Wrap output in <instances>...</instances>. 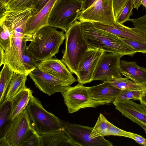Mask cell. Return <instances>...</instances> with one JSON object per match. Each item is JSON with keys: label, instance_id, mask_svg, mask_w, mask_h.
I'll list each match as a JSON object with an SVG mask.
<instances>
[{"label": "cell", "instance_id": "cell-7", "mask_svg": "<svg viewBox=\"0 0 146 146\" xmlns=\"http://www.w3.org/2000/svg\"><path fill=\"white\" fill-rule=\"evenodd\" d=\"M61 93L70 113L77 112L81 109L95 108L106 104L93 99L90 95L88 87L79 83L74 86L68 87Z\"/></svg>", "mask_w": 146, "mask_h": 146}, {"label": "cell", "instance_id": "cell-46", "mask_svg": "<svg viewBox=\"0 0 146 146\" xmlns=\"http://www.w3.org/2000/svg\"><path fill=\"white\" fill-rule=\"evenodd\" d=\"M80 0V1H81L82 2H84L85 1V0Z\"/></svg>", "mask_w": 146, "mask_h": 146}, {"label": "cell", "instance_id": "cell-20", "mask_svg": "<svg viewBox=\"0 0 146 146\" xmlns=\"http://www.w3.org/2000/svg\"><path fill=\"white\" fill-rule=\"evenodd\" d=\"M32 95V90L27 87L9 99L11 104L10 116L11 121L26 108Z\"/></svg>", "mask_w": 146, "mask_h": 146}, {"label": "cell", "instance_id": "cell-16", "mask_svg": "<svg viewBox=\"0 0 146 146\" xmlns=\"http://www.w3.org/2000/svg\"><path fill=\"white\" fill-rule=\"evenodd\" d=\"M38 67L43 71L62 80L69 86L77 81L59 59L51 58L45 60L41 62Z\"/></svg>", "mask_w": 146, "mask_h": 146}, {"label": "cell", "instance_id": "cell-40", "mask_svg": "<svg viewBox=\"0 0 146 146\" xmlns=\"http://www.w3.org/2000/svg\"><path fill=\"white\" fill-rule=\"evenodd\" d=\"M139 101L141 103L146 107V88L144 90L143 94Z\"/></svg>", "mask_w": 146, "mask_h": 146}, {"label": "cell", "instance_id": "cell-26", "mask_svg": "<svg viewBox=\"0 0 146 146\" xmlns=\"http://www.w3.org/2000/svg\"><path fill=\"white\" fill-rule=\"evenodd\" d=\"M112 85L121 90L130 89L140 90L146 88V85L135 83L128 78L121 77L110 82Z\"/></svg>", "mask_w": 146, "mask_h": 146}, {"label": "cell", "instance_id": "cell-30", "mask_svg": "<svg viewBox=\"0 0 146 146\" xmlns=\"http://www.w3.org/2000/svg\"><path fill=\"white\" fill-rule=\"evenodd\" d=\"M133 5L132 0H128L121 11L117 19V22L121 24L128 21L130 17L133 15Z\"/></svg>", "mask_w": 146, "mask_h": 146}, {"label": "cell", "instance_id": "cell-38", "mask_svg": "<svg viewBox=\"0 0 146 146\" xmlns=\"http://www.w3.org/2000/svg\"><path fill=\"white\" fill-rule=\"evenodd\" d=\"M128 133L131 139L141 145L146 146V139L142 136L131 132H128Z\"/></svg>", "mask_w": 146, "mask_h": 146}, {"label": "cell", "instance_id": "cell-35", "mask_svg": "<svg viewBox=\"0 0 146 146\" xmlns=\"http://www.w3.org/2000/svg\"><path fill=\"white\" fill-rule=\"evenodd\" d=\"M50 0H31L27 7L32 9V15L36 14L45 6Z\"/></svg>", "mask_w": 146, "mask_h": 146}, {"label": "cell", "instance_id": "cell-22", "mask_svg": "<svg viewBox=\"0 0 146 146\" xmlns=\"http://www.w3.org/2000/svg\"><path fill=\"white\" fill-rule=\"evenodd\" d=\"M28 73L14 72L5 96V100H9L21 90L26 88L25 82Z\"/></svg>", "mask_w": 146, "mask_h": 146}, {"label": "cell", "instance_id": "cell-13", "mask_svg": "<svg viewBox=\"0 0 146 146\" xmlns=\"http://www.w3.org/2000/svg\"><path fill=\"white\" fill-rule=\"evenodd\" d=\"M32 127L26 108L11 121L3 137L10 146H19L27 131Z\"/></svg>", "mask_w": 146, "mask_h": 146}, {"label": "cell", "instance_id": "cell-31", "mask_svg": "<svg viewBox=\"0 0 146 146\" xmlns=\"http://www.w3.org/2000/svg\"><path fill=\"white\" fill-rule=\"evenodd\" d=\"M31 0H10L4 7H0L6 10L21 9L26 8Z\"/></svg>", "mask_w": 146, "mask_h": 146}, {"label": "cell", "instance_id": "cell-19", "mask_svg": "<svg viewBox=\"0 0 146 146\" xmlns=\"http://www.w3.org/2000/svg\"><path fill=\"white\" fill-rule=\"evenodd\" d=\"M121 74L136 84L146 85V69L138 66L135 61L121 60L120 62Z\"/></svg>", "mask_w": 146, "mask_h": 146}, {"label": "cell", "instance_id": "cell-23", "mask_svg": "<svg viewBox=\"0 0 146 146\" xmlns=\"http://www.w3.org/2000/svg\"><path fill=\"white\" fill-rule=\"evenodd\" d=\"M3 65L0 72V105L4 101L5 96L14 72L8 64L5 63Z\"/></svg>", "mask_w": 146, "mask_h": 146}, {"label": "cell", "instance_id": "cell-1", "mask_svg": "<svg viewBox=\"0 0 146 146\" xmlns=\"http://www.w3.org/2000/svg\"><path fill=\"white\" fill-rule=\"evenodd\" d=\"M30 15L29 12L25 10L12 11L7 13L1 20L10 28L12 33L11 44L4 51L2 65L8 64L14 72L28 73L23 61L21 46L23 41L31 40L32 35L25 34L26 23Z\"/></svg>", "mask_w": 146, "mask_h": 146}, {"label": "cell", "instance_id": "cell-27", "mask_svg": "<svg viewBox=\"0 0 146 146\" xmlns=\"http://www.w3.org/2000/svg\"><path fill=\"white\" fill-rule=\"evenodd\" d=\"M27 41H23L21 46V52L25 70L27 73L39 66L41 63L35 61L30 54L27 49Z\"/></svg>", "mask_w": 146, "mask_h": 146}, {"label": "cell", "instance_id": "cell-44", "mask_svg": "<svg viewBox=\"0 0 146 146\" xmlns=\"http://www.w3.org/2000/svg\"><path fill=\"white\" fill-rule=\"evenodd\" d=\"M10 0H0V7H4Z\"/></svg>", "mask_w": 146, "mask_h": 146}, {"label": "cell", "instance_id": "cell-11", "mask_svg": "<svg viewBox=\"0 0 146 146\" xmlns=\"http://www.w3.org/2000/svg\"><path fill=\"white\" fill-rule=\"evenodd\" d=\"M28 75L36 87L49 96L57 92L61 93L70 86L62 80L43 71L39 67L30 72Z\"/></svg>", "mask_w": 146, "mask_h": 146}, {"label": "cell", "instance_id": "cell-24", "mask_svg": "<svg viewBox=\"0 0 146 146\" xmlns=\"http://www.w3.org/2000/svg\"><path fill=\"white\" fill-rule=\"evenodd\" d=\"M11 104L10 99L5 100L0 105V138L3 137L10 124Z\"/></svg>", "mask_w": 146, "mask_h": 146}, {"label": "cell", "instance_id": "cell-9", "mask_svg": "<svg viewBox=\"0 0 146 146\" xmlns=\"http://www.w3.org/2000/svg\"><path fill=\"white\" fill-rule=\"evenodd\" d=\"M114 0H96L86 10L81 11L78 19L81 23L98 22L111 25L117 22Z\"/></svg>", "mask_w": 146, "mask_h": 146}, {"label": "cell", "instance_id": "cell-15", "mask_svg": "<svg viewBox=\"0 0 146 146\" xmlns=\"http://www.w3.org/2000/svg\"><path fill=\"white\" fill-rule=\"evenodd\" d=\"M92 23L97 28L118 36L146 43V33L134 27H129L117 22L111 25Z\"/></svg>", "mask_w": 146, "mask_h": 146}, {"label": "cell", "instance_id": "cell-14", "mask_svg": "<svg viewBox=\"0 0 146 146\" xmlns=\"http://www.w3.org/2000/svg\"><path fill=\"white\" fill-rule=\"evenodd\" d=\"M113 103L123 115L141 126L146 134V107L143 104L131 100H115Z\"/></svg>", "mask_w": 146, "mask_h": 146}, {"label": "cell", "instance_id": "cell-17", "mask_svg": "<svg viewBox=\"0 0 146 146\" xmlns=\"http://www.w3.org/2000/svg\"><path fill=\"white\" fill-rule=\"evenodd\" d=\"M57 0H50L36 14L29 18L26 25L25 34L32 35L41 28L48 26V21L52 9Z\"/></svg>", "mask_w": 146, "mask_h": 146}, {"label": "cell", "instance_id": "cell-8", "mask_svg": "<svg viewBox=\"0 0 146 146\" xmlns=\"http://www.w3.org/2000/svg\"><path fill=\"white\" fill-rule=\"evenodd\" d=\"M63 131L70 140L72 146H113L104 137L94 139L90 136L93 127L71 123L60 119Z\"/></svg>", "mask_w": 146, "mask_h": 146}, {"label": "cell", "instance_id": "cell-37", "mask_svg": "<svg viewBox=\"0 0 146 146\" xmlns=\"http://www.w3.org/2000/svg\"><path fill=\"white\" fill-rule=\"evenodd\" d=\"M128 0H114L113 9L114 14L117 19L121 11L125 6Z\"/></svg>", "mask_w": 146, "mask_h": 146}, {"label": "cell", "instance_id": "cell-29", "mask_svg": "<svg viewBox=\"0 0 146 146\" xmlns=\"http://www.w3.org/2000/svg\"><path fill=\"white\" fill-rule=\"evenodd\" d=\"M145 89L140 90L128 89L121 90L115 100H126L133 99L134 100L139 101Z\"/></svg>", "mask_w": 146, "mask_h": 146}, {"label": "cell", "instance_id": "cell-36", "mask_svg": "<svg viewBox=\"0 0 146 146\" xmlns=\"http://www.w3.org/2000/svg\"><path fill=\"white\" fill-rule=\"evenodd\" d=\"M0 31V47L5 51L8 50L11 45V39L1 27Z\"/></svg>", "mask_w": 146, "mask_h": 146}, {"label": "cell", "instance_id": "cell-21", "mask_svg": "<svg viewBox=\"0 0 146 146\" xmlns=\"http://www.w3.org/2000/svg\"><path fill=\"white\" fill-rule=\"evenodd\" d=\"M40 136V146H71L70 138L63 131L50 132Z\"/></svg>", "mask_w": 146, "mask_h": 146}, {"label": "cell", "instance_id": "cell-47", "mask_svg": "<svg viewBox=\"0 0 146 146\" xmlns=\"http://www.w3.org/2000/svg\"><path fill=\"white\" fill-rule=\"evenodd\" d=\"M31 9H32V8H31ZM1 13H0V14H1Z\"/></svg>", "mask_w": 146, "mask_h": 146}, {"label": "cell", "instance_id": "cell-25", "mask_svg": "<svg viewBox=\"0 0 146 146\" xmlns=\"http://www.w3.org/2000/svg\"><path fill=\"white\" fill-rule=\"evenodd\" d=\"M108 120L100 113L90 134L92 138L108 136Z\"/></svg>", "mask_w": 146, "mask_h": 146}, {"label": "cell", "instance_id": "cell-32", "mask_svg": "<svg viewBox=\"0 0 146 146\" xmlns=\"http://www.w3.org/2000/svg\"><path fill=\"white\" fill-rule=\"evenodd\" d=\"M121 38L125 42L131 47L136 53H146V43L128 38Z\"/></svg>", "mask_w": 146, "mask_h": 146}, {"label": "cell", "instance_id": "cell-6", "mask_svg": "<svg viewBox=\"0 0 146 146\" xmlns=\"http://www.w3.org/2000/svg\"><path fill=\"white\" fill-rule=\"evenodd\" d=\"M26 108L31 126L39 135L63 131L60 119L47 111L40 101L33 95Z\"/></svg>", "mask_w": 146, "mask_h": 146}, {"label": "cell", "instance_id": "cell-33", "mask_svg": "<svg viewBox=\"0 0 146 146\" xmlns=\"http://www.w3.org/2000/svg\"><path fill=\"white\" fill-rule=\"evenodd\" d=\"M108 136L113 135L125 137L130 138L128 132L126 131L117 127L108 121Z\"/></svg>", "mask_w": 146, "mask_h": 146}, {"label": "cell", "instance_id": "cell-5", "mask_svg": "<svg viewBox=\"0 0 146 146\" xmlns=\"http://www.w3.org/2000/svg\"><path fill=\"white\" fill-rule=\"evenodd\" d=\"M83 3L80 0H57L49 16L48 26L66 33L78 19Z\"/></svg>", "mask_w": 146, "mask_h": 146}, {"label": "cell", "instance_id": "cell-41", "mask_svg": "<svg viewBox=\"0 0 146 146\" xmlns=\"http://www.w3.org/2000/svg\"><path fill=\"white\" fill-rule=\"evenodd\" d=\"M142 0H132L133 7L138 10L141 5Z\"/></svg>", "mask_w": 146, "mask_h": 146}, {"label": "cell", "instance_id": "cell-4", "mask_svg": "<svg viewBox=\"0 0 146 146\" xmlns=\"http://www.w3.org/2000/svg\"><path fill=\"white\" fill-rule=\"evenodd\" d=\"M65 49L61 60L72 73L76 76L81 58L88 49L84 38L81 23L76 21L65 34Z\"/></svg>", "mask_w": 146, "mask_h": 146}, {"label": "cell", "instance_id": "cell-39", "mask_svg": "<svg viewBox=\"0 0 146 146\" xmlns=\"http://www.w3.org/2000/svg\"><path fill=\"white\" fill-rule=\"evenodd\" d=\"M96 0H85L84 2H83L82 9V11H84L89 7Z\"/></svg>", "mask_w": 146, "mask_h": 146}, {"label": "cell", "instance_id": "cell-42", "mask_svg": "<svg viewBox=\"0 0 146 146\" xmlns=\"http://www.w3.org/2000/svg\"><path fill=\"white\" fill-rule=\"evenodd\" d=\"M0 146H10L7 141L4 137L0 138Z\"/></svg>", "mask_w": 146, "mask_h": 146}, {"label": "cell", "instance_id": "cell-18", "mask_svg": "<svg viewBox=\"0 0 146 146\" xmlns=\"http://www.w3.org/2000/svg\"><path fill=\"white\" fill-rule=\"evenodd\" d=\"M88 89L93 99L106 105L113 103L121 90L112 85L110 82H104L96 86L88 87Z\"/></svg>", "mask_w": 146, "mask_h": 146}, {"label": "cell", "instance_id": "cell-10", "mask_svg": "<svg viewBox=\"0 0 146 146\" xmlns=\"http://www.w3.org/2000/svg\"><path fill=\"white\" fill-rule=\"evenodd\" d=\"M104 52L101 56L94 72L92 81L110 82L121 77L120 59L122 56Z\"/></svg>", "mask_w": 146, "mask_h": 146}, {"label": "cell", "instance_id": "cell-12", "mask_svg": "<svg viewBox=\"0 0 146 146\" xmlns=\"http://www.w3.org/2000/svg\"><path fill=\"white\" fill-rule=\"evenodd\" d=\"M104 51L98 48H88L79 63L77 81L82 85L92 81L93 74L99 60Z\"/></svg>", "mask_w": 146, "mask_h": 146}, {"label": "cell", "instance_id": "cell-34", "mask_svg": "<svg viewBox=\"0 0 146 146\" xmlns=\"http://www.w3.org/2000/svg\"><path fill=\"white\" fill-rule=\"evenodd\" d=\"M128 21L133 24L134 27L146 33V13L139 18L129 19Z\"/></svg>", "mask_w": 146, "mask_h": 146}, {"label": "cell", "instance_id": "cell-43", "mask_svg": "<svg viewBox=\"0 0 146 146\" xmlns=\"http://www.w3.org/2000/svg\"><path fill=\"white\" fill-rule=\"evenodd\" d=\"M4 52V50L1 47H0V66L2 65V64L3 61V54Z\"/></svg>", "mask_w": 146, "mask_h": 146}, {"label": "cell", "instance_id": "cell-45", "mask_svg": "<svg viewBox=\"0 0 146 146\" xmlns=\"http://www.w3.org/2000/svg\"><path fill=\"white\" fill-rule=\"evenodd\" d=\"M141 4L145 7H146V0H142Z\"/></svg>", "mask_w": 146, "mask_h": 146}, {"label": "cell", "instance_id": "cell-2", "mask_svg": "<svg viewBox=\"0 0 146 146\" xmlns=\"http://www.w3.org/2000/svg\"><path fill=\"white\" fill-rule=\"evenodd\" d=\"M81 24L88 48H99L122 56H133L136 53L121 37L97 28L91 22H82Z\"/></svg>", "mask_w": 146, "mask_h": 146}, {"label": "cell", "instance_id": "cell-3", "mask_svg": "<svg viewBox=\"0 0 146 146\" xmlns=\"http://www.w3.org/2000/svg\"><path fill=\"white\" fill-rule=\"evenodd\" d=\"M65 38L63 31H58L49 26H45L32 35L27 49L35 61L41 63L52 58L59 52Z\"/></svg>", "mask_w": 146, "mask_h": 146}, {"label": "cell", "instance_id": "cell-28", "mask_svg": "<svg viewBox=\"0 0 146 146\" xmlns=\"http://www.w3.org/2000/svg\"><path fill=\"white\" fill-rule=\"evenodd\" d=\"M40 135L32 127L27 131L19 146H40Z\"/></svg>", "mask_w": 146, "mask_h": 146}]
</instances>
